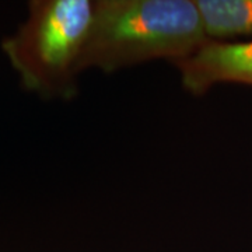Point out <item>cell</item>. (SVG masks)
I'll return each instance as SVG.
<instances>
[{"mask_svg":"<svg viewBox=\"0 0 252 252\" xmlns=\"http://www.w3.org/2000/svg\"><path fill=\"white\" fill-rule=\"evenodd\" d=\"M206 41L195 0H97L79 72L112 73L153 59L178 62Z\"/></svg>","mask_w":252,"mask_h":252,"instance_id":"obj_1","label":"cell"},{"mask_svg":"<svg viewBox=\"0 0 252 252\" xmlns=\"http://www.w3.org/2000/svg\"><path fill=\"white\" fill-rule=\"evenodd\" d=\"M95 1L34 0L16 34L1 49L24 89L46 98H72L77 93L79 61Z\"/></svg>","mask_w":252,"mask_h":252,"instance_id":"obj_2","label":"cell"},{"mask_svg":"<svg viewBox=\"0 0 252 252\" xmlns=\"http://www.w3.org/2000/svg\"><path fill=\"white\" fill-rule=\"evenodd\" d=\"M174 64L180 70L184 89L193 95H203L220 83L252 86V41L209 39Z\"/></svg>","mask_w":252,"mask_h":252,"instance_id":"obj_3","label":"cell"},{"mask_svg":"<svg viewBox=\"0 0 252 252\" xmlns=\"http://www.w3.org/2000/svg\"><path fill=\"white\" fill-rule=\"evenodd\" d=\"M209 39L252 34V0H195Z\"/></svg>","mask_w":252,"mask_h":252,"instance_id":"obj_4","label":"cell"}]
</instances>
